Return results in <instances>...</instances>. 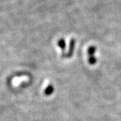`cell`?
Wrapping results in <instances>:
<instances>
[{
    "label": "cell",
    "mask_w": 121,
    "mask_h": 121,
    "mask_svg": "<svg viewBox=\"0 0 121 121\" xmlns=\"http://www.w3.org/2000/svg\"><path fill=\"white\" fill-rule=\"evenodd\" d=\"M95 51H96V48L94 46H91L88 48V51H87V53H88V61H89V63L90 65H94L96 63V59L94 56V54H95Z\"/></svg>",
    "instance_id": "cell-1"
},
{
    "label": "cell",
    "mask_w": 121,
    "mask_h": 121,
    "mask_svg": "<svg viewBox=\"0 0 121 121\" xmlns=\"http://www.w3.org/2000/svg\"><path fill=\"white\" fill-rule=\"evenodd\" d=\"M53 91H54V87H52V85H48L44 90V94L46 95H50L53 93Z\"/></svg>",
    "instance_id": "cell-3"
},
{
    "label": "cell",
    "mask_w": 121,
    "mask_h": 121,
    "mask_svg": "<svg viewBox=\"0 0 121 121\" xmlns=\"http://www.w3.org/2000/svg\"><path fill=\"white\" fill-rule=\"evenodd\" d=\"M75 40L74 39H71L70 42H69V51H68V52L67 54L66 55V57L67 58H70L71 57V56L73 55V54L74 49H75Z\"/></svg>",
    "instance_id": "cell-2"
},
{
    "label": "cell",
    "mask_w": 121,
    "mask_h": 121,
    "mask_svg": "<svg viewBox=\"0 0 121 121\" xmlns=\"http://www.w3.org/2000/svg\"><path fill=\"white\" fill-rule=\"evenodd\" d=\"M58 46L63 50L64 51L65 49V47H66V43H65V40L63 39H60L59 40H58Z\"/></svg>",
    "instance_id": "cell-4"
}]
</instances>
